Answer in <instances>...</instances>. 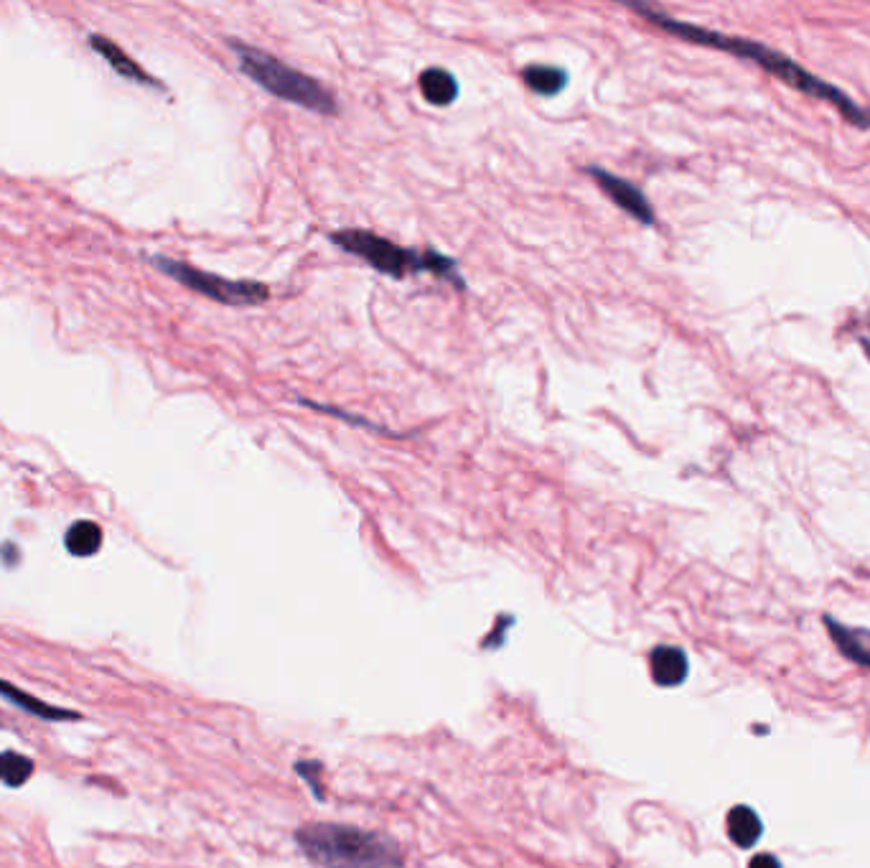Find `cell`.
Listing matches in <instances>:
<instances>
[{"instance_id":"cell-9","label":"cell","mask_w":870,"mask_h":868,"mask_svg":"<svg viewBox=\"0 0 870 868\" xmlns=\"http://www.w3.org/2000/svg\"><path fill=\"white\" fill-rule=\"evenodd\" d=\"M654 683L662 688H675L687 678V657L677 647H657L649 657Z\"/></svg>"},{"instance_id":"cell-17","label":"cell","mask_w":870,"mask_h":868,"mask_svg":"<svg viewBox=\"0 0 870 868\" xmlns=\"http://www.w3.org/2000/svg\"><path fill=\"white\" fill-rule=\"evenodd\" d=\"M748 868H781V866L774 856H769V853H761V856L753 858L751 866Z\"/></svg>"},{"instance_id":"cell-10","label":"cell","mask_w":870,"mask_h":868,"mask_svg":"<svg viewBox=\"0 0 870 868\" xmlns=\"http://www.w3.org/2000/svg\"><path fill=\"white\" fill-rule=\"evenodd\" d=\"M418 87H420V95L425 97V102H430V105L435 107L451 105V102L458 97L456 77L443 67L425 69L418 79Z\"/></svg>"},{"instance_id":"cell-4","label":"cell","mask_w":870,"mask_h":868,"mask_svg":"<svg viewBox=\"0 0 870 868\" xmlns=\"http://www.w3.org/2000/svg\"><path fill=\"white\" fill-rule=\"evenodd\" d=\"M229 49L237 54L240 72L250 77L268 95L303 107L308 112H316V115H324V118L339 115V102H336L334 92L324 87L318 79L288 67L285 62H280L278 56L265 54V51L242 44L237 39H229Z\"/></svg>"},{"instance_id":"cell-6","label":"cell","mask_w":870,"mask_h":868,"mask_svg":"<svg viewBox=\"0 0 870 868\" xmlns=\"http://www.w3.org/2000/svg\"><path fill=\"white\" fill-rule=\"evenodd\" d=\"M586 174L591 176L593 181H596L598 189H601L603 194H606L608 199H611V202H614L616 207L621 209V212H626L629 217H634L636 222L647 224V227H652V224L657 222L652 204H649V199L644 196V191L639 189V186H634L631 181L621 179V176L611 174V171H606V168H598V166H588Z\"/></svg>"},{"instance_id":"cell-5","label":"cell","mask_w":870,"mask_h":868,"mask_svg":"<svg viewBox=\"0 0 870 868\" xmlns=\"http://www.w3.org/2000/svg\"><path fill=\"white\" fill-rule=\"evenodd\" d=\"M151 260L168 278L179 280L181 286L189 288V291L224 303V306H260V303L270 298V288L265 283H257V280H229L222 278V275L194 268L189 263H181V260L163 258V255H156Z\"/></svg>"},{"instance_id":"cell-15","label":"cell","mask_w":870,"mask_h":868,"mask_svg":"<svg viewBox=\"0 0 870 868\" xmlns=\"http://www.w3.org/2000/svg\"><path fill=\"white\" fill-rule=\"evenodd\" d=\"M34 777V762L18 751H3L0 754V782L6 787H23Z\"/></svg>"},{"instance_id":"cell-7","label":"cell","mask_w":870,"mask_h":868,"mask_svg":"<svg viewBox=\"0 0 870 868\" xmlns=\"http://www.w3.org/2000/svg\"><path fill=\"white\" fill-rule=\"evenodd\" d=\"M90 44H92V49L97 51V54L105 56L107 64H110V67L115 69V72H118L120 77L133 79V82L145 84V87H156V90H161V84H158L156 79L151 77V74L145 72V69L140 67L138 62H135L133 56L125 54V51L120 49V46L115 44V41H110V39H107V36L92 34L90 36Z\"/></svg>"},{"instance_id":"cell-13","label":"cell","mask_w":870,"mask_h":868,"mask_svg":"<svg viewBox=\"0 0 870 868\" xmlns=\"http://www.w3.org/2000/svg\"><path fill=\"white\" fill-rule=\"evenodd\" d=\"M725 823H728V835H731V840L738 848L756 846V840H759L761 833H764L759 815L746 805L733 807V810L728 812V820H725Z\"/></svg>"},{"instance_id":"cell-16","label":"cell","mask_w":870,"mask_h":868,"mask_svg":"<svg viewBox=\"0 0 870 868\" xmlns=\"http://www.w3.org/2000/svg\"><path fill=\"white\" fill-rule=\"evenodd\" d=\"M296 772L301 774L303 779H306L308 787H311V790L316 792L318 800H321V797H324V790H321V777H318V774H321V764L318 762H298Z\"/></svg>"},{"instance_id":"cell-11","label":"cell","mask_w":870,"mask_h":868,"mask_svg":"<svg viewBox=\"0 0 870 868\" xmlns=\"http://www.w3.org/2000/svg\"><path fill=\"white\" fill-rule=\"evenodd\" d=\"M0 695H3V698L11 700L13 706L23 708V711L31 713V716L46 718V721H77V718H79V713L49 706V703H44V700H39V698H34V695L23 693V690H18V688H13V685L6 683V680H0Z\"/></svg>"},{"instance_id":"cell-12","label":"cell","mask_w":870,"mask_h":868,"mask_svg":"<svg viewBox=\"0 0 870 868\" xmlns=\"http://www.w3.org/2000/svg\"><path fill=\"white\" fill-rule=\"evenodd\" d=\"M522 82H525L532 92H537V95L555 97L558 92L565 90L568 74H565V69L553 67V64H527V67L522 69Z\"/></svg>"},{"instance_id":"cell-2","label":"cell","mask_w":870,"mask_h":868,"mask_svg":"<svg viewBox=\"0 0 870 868\" xmlns=\"http://www.w3.org/2000/svg\"><path fill=\"white\" fill-rule=\"evenodd\" d=\"M308 861L324 868H402L395 840L339 823H308L296 833Z\"/></svg>"},{"instance_id":"cell-14","label":"cell","mask_w":870,"mask_h":868,"mask_svg":"<svg viewBox=\"0 0 870 868\" xmlns=\"http://www.w3.org/2000/svg\"><path fill=\"white\" fill-rule=\"evenodd\" d=\"M64 545H67L69 553L77 555V558H90V555H95L102 545L100 525L92 520L74 522V525L67 530V535H64Z\"/></svg>"},{"instance_id":"cell-1","label":"cell","mask_w":870,"mask_h":868,"mask_svg":"<svg viewBox=\"0 0 870 868\" xmlns=\"http://www.w3.org/2000/svg\"><path fill=\"white\" fill-rule=\"evenodd\" d=\"M631 11L639 13V16H642L644 21L652 23V26H657V28H662V31H667V34L677 36V39H685V41H690V44H698V46H708V49L725 51V54L741 56V59H751L753 64H759L761 69H766L769 74H774L776 79H781V82L789 84V87H794V90L804 92V95H809V97H820V100H827L830 105H835L837 110L843 112V118L850 120L853 125H860V128H870V112L868 110H863V107L855 105V102L850 100L848 95H843V92L837 90V87L827 84L825 79L815 77L812 72H807L804 67H799L794 59H789V56L769 49V46L759 44V41L741 39V36H725V34H718V31H708V28L692 26V23L677 21V18H670L667 13L657 11V8L642 6V3H639V6H631Z\"/></svg>"},{"instance_id":"cell-3","label":"cell","mask_w":870,"mask_h":868,"mask_svg":"<svg viewBox=\"0 0 870 868\" xmlns=\"http://www.w3.org/2000/svg\"><path fill=\"white\" fill-rule=\"evenodd\" d=\"M329 240L334 242L339 250L349 252L354 258L364 260L369 268H374L377 273L390 275V278H408V275H420L430 273L438 275V278L451 280L456 288L463 286V278L458 273L456 260L446 258L441 252L435 250H408V247L397 245V242L387 240L382 235H374L369 230H336L331 232Z\"/></svg>"},{"instance_id":"cell-8","label":"cell","mask_w":870,"mask_h":868,"mask_svg":"<svg viewBox=\"0 0 870 868\" xmlns=\"http://www.w3.org/2000/svg\"><path fill=\"white\" fill-rule=\"evenodd\" d=\"M825 627L840 655H845L855 665L870 667V629L845 627L832 616H825Z\"/></svg>"}]
</instances>
